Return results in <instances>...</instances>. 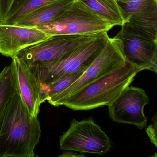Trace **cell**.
I'll use <instances>...</instances> for the list:
<instances>
[{"label": "cell", "mask_w": 157, "mask_h": 157, "mask_svg": "<svg viewBox=\"0 0 157 157\" xmlns=\"http://www.w3.org/2000/svg\"><path fill=\"white\" fill-rule=\"evenodd\" d=\"M114 26L80 1L75 0L56 20L35 28L53 36L94 34L108 32Z\"/></svg>", "instance_id": "obj_4"}, {"label": "cell", "mask_w": 157, "mask_h": 157, "mask_svg": "<svg viewBox=\"0 0 157 157\" xmlns=\"http://www.w3.org/2000/svg\"><path fill=\"white\" fill-rule=\"evenodd\" d=\"M94 13L112 25H123L128 22V18L119 3L116 0H79Z\"/></svg>", "instance_id": "obj_14"}, {"label": "cell", "mask_w": 157, "mask_h": 157, "mask_svg": "<svg viewBox=\"0 0 157 157\" xmlns=\"http://www.w3.org/2000/svg\"><path fill=\"white\" fill-rule=\"evenodd\" d=\"M60 149L80 153L103 155L111 148V141L93 117L72 119L68 130L60 136Z\"/></svg>", "instance_id": "obj_6"}, {"label": "cell", "mask_w": 157, "mask_h": 157, "mask_svg": "<svg viewBox=\"0 0 157 157\" xmlns=\"http://www.w3.org/2000/svg\"><path fill=\"white\" fill-rule=\"evenodd\" d=\"M17 92L10 67L7 66L0 72V127L8 104Z\"/></svg>", "instance_id": "obj_17"}, {"label": "cell", "mask_w": 157, "mask_h": 157, "mask_svg": "<svg viewBox=\"0 0 157 157\" xmlns=\"http://www.w3.org/2000/svg\"><path fill=\"white\" fill-rule=\"evenodd\" d=\"M115 37L121 41L126 62L157 73V41L137 34L125 24Z\"/></svg>", "instance_id": "obj_9"}, {"label": "cell", "mask_w": 157, "mask_h": 157, "mask_svg": "<svg viewBox=\"0 0 157 157\" xmlns=\"http://www.w3.org/2000/svg\"><path fill=\"white\" fill-rule=\"evenodd\" d=\"M141 71L140 68L126 62L113 72L72 93L62 105L74 111H88L108 105L129 86Z\"/></svg>", "instance_id": "obj_2"}, {"label": "cell", "mask_w": 157, "mask_h": 157, "mask_svg": "<svg viewBox=\"0 0 157 157\" xmlns=\"http://www.w3.org/2000/svg\"><path fill=\"white\" fill-rule=\"evenodd\" d=\"M41 134L38 117H30L17 91L8 104L0 127V157H35Z\"/></svg>", "instance_id": "obj_1"}, {"label": "cell", "mask_w": 157, "mask_h": 157, "mask_svg": "<svg viewBox=\"0 0 157 157\" xmlns=\"http://www.w3.org/2000/svg\"><path fill=\"white\" fill-rule=\"evenodd\" d=\"M14 0H0V22L8 14Z\"/></svg>", "instance_id": "obj_19"}, {"label": "cell", "mask_w": 157, "mask_h": 157, "mask_svg": "<svg viewBox=\"0 0 157 157\" xmlns=\"http://www.w3.org/2000/svg\"><path fill=\"white\" fill-rule=\"evenodd\" d=\"M56 0H14L5 19L0 23L14 25L34 11Z\"/></svg>", "instance_id": "obj_15"}, {"label": "cell", "mask_w": 157, "mask_h": 157, "mask_svg": "<svg viewBox=\"0 0 157 157\" xmlns=\"http://www.w3.org/2000/svg\"><path fill=\"white\" fill-rule=\"evenodd\" d=\"M59 157H86L84 154L82 153L80 154L77 153L76 151H65L63 152L62 155H59Z\"/></svg>", "instance_id": "obj_20"}, {"label": "cell", "mask_w": 157, "mask_h": 157, "mask_svg": "<svg viewBox=\"0 0 157 157\" xmlns=\"http://www.w3.org/2000/svg\"><path fill=\"white\" fill-rule=\"evenodd\" d=\"M107 32L71 50L56 62L28 67L39 84L50 82L63 75L87 69L108 42Z\"/></svg>", "instance_id": "obj_3"}, {"label": "cell", "mask_w": 157, "mask_h": 157, "mask_svg": "<svg viewBox=\"0 0 157 157\" xmlns=\"http://www.w3.org/2000/svg\"><path fill=\"white\" fill-rule=\"evenodd\" d=\"M126 62L120 40L115 36L109 38L101 54L82 76L73 84L48 101L55 107L61 106L63 102L72 93L93 81L113 72L124 65Z\"/></svg>", "instance_id": "obj_7"}, {"label": "cell", "mask_w": 157, "mask_h": 157, "mask_svg": "<svg viewBox=\"0 0 157 157\" xmlns=\"http://www.w3.org/2000/svg\"><path fill=\"white\" fill-rule=\"evenodd\" d=\"M119 4L128 19L125 24L137 34L157 41V0H128Z\"/></svg>", "instance_id": "obj_10"}, {"label": "cell", "mask_w": 157, "mask_h": 157, "mask_svg": "<svg viewBox=\"0 0 157 157\" xmlns=\"http://www.w3.org/2000/svg\"><path fill=\"white\" fill-rule=\"evenodd\" d=\"M10 65L17 91L25 104L30 117H38L41 104L44 103L39 82L28 67L16 57Z\"/></svg>", "instance_id": "obj_12"}, {"label": "cell", "mask_w": 157, "mask_h": 157, "mask_svg": "<svg viewBox=\"0 0 157 157\" xmlns=\"http://www.w3.org/2000/svg\"><path fill=\"white\" fill-rule=\"evenodd\" d=\"M151 124L150 125L146 130L151 142L157 147V113L154 114L151 119Z\"/></svg>", "instance_id": "obj_18"}, {"label": "cell", "mask_w": 157, "mask_h": 157, "mask_svg": "<svg viewBox=\"0 0 157 157\" xmlns=\"http://www.w3.org/2000/svg\"><path fill=\"white\" fill-rule=\"evenodd\" d=\"M150 103L149 98L143 89L128 86L108 105L111 119L117 123L129 124L140 129L146 127L147 119L144 107Z\"/></svg>", "instance_id": "obj_8"}, {"label": "cell", "mask_w": 157, "mask_h": 157, "mask_svg": "<svg viewBox=\"0 0 157 157\" xmlns=\"http://www.w3.org/2000/svg\"><path fill=\"white\" fill-rule=\"evenodd\" d=\"M118 3H125L126 2L128 1V0H116Z\"/></svg>", "instance_id": "obj_21"}, {"label": "cell", "mask_w": 157, "mask_h": 157, "mask_svg": "<svg viewBox=\"0 0 157 157\" xmlns=\"http://www.w3.org/2000/svg\"><path fill=\"white\" fill-rule=\"evenodd\" d=\"M50 36L35 27L0 23V54L13 58L24 48Z\"/></svg>", "instance_id": "obj_11"}, {"label": "cell", "mask_w": 157, "mask_h": 157, "mask_svg": "<svg viewBox=\"0 0 157 157\" xmlns=\"http://www.w3.org/2000/svg\"><path fill=\"white\" fill-rule=\"evenodd\" d=\"M86 70L66 74L50 82L40 84L44 103L73 84L82 76Z\"/></svg>", "instance_id": "obj_16"}, {"label": "cell", "mask_w": 157, "mask_h": 157, "mask_svg": "<svg viewBox=\"0 0 157 157\" xmlns=\"http://www.w3.org/2000/svg\"><path fill=\"white\" fill-rule=\"evenodd\" d=\"M75 0H56L34 11L15 25L35 27L53 21L60 17Z\"/></svg>", "instance_id": "obj_13"}, {"label": "cell", "mask_w": 157, "mask_h": 157, "mask_svg": "<svg viewBox=\"0 0 157 157\" xmlns=\"http://www.w3.org/2000/svg\"><path fill=\"white\" fill-rule=\"evenodd\" d=\"M103 33L50 36L44 41L24 48L14 57L28 67L51 64L78 47L98 37Z\"/></svg>", "instance_id": "obj_5"}]
</instances>
